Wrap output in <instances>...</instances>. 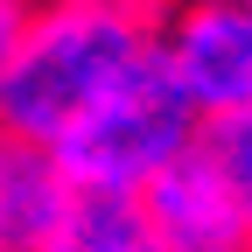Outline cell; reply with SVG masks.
I'll use <instances>...</instances> for the list:
<instances>
[{
	"mask_svg": "<svg viewBox=\"0 0 252 252\" xmlns=\"http://www.w3.org/2000/svg\"><path fill=\"white\" fill-rule=\"evenodd\" d=\"M147 56H154V28L98 7V0H35L21 21L14 63H7L0 119L14 133L49 140L70 112H84L98 91H112Z\"/></svg>",
	"mask_w": 252,
	"mask_h": 252,
	"instance_id": "6da1fadb",
	"label": "cell"
},
{
	"mask_svg": "<svg viewBox=\"0 0 252 252\" xmlns=\"http://www.w3.org/2000/svg\"><path fill=\"white\" fill-rule=\"evenodd\" d=\"M196 140V105L182 98V84L168 77L161 42L147 63H133L112 91H98L84 112H70L49 133L56 168L70 175V189L91 196H140V182L175 161V154Z\"/></svg>",
	"mask_w": 252,
	"mask_h": 252,
	"instance_id": "7a4b0ae2",
	"label": "cell"
},
{
	"mask_svg": "<svg viewBox=\"0 0 252 252\" xmlns=\"http://www.w3.org/2000/svg\"><path fill=\"white\" fill-rule=\"evenodd\" d=\"M133 210L154 252H245L252 238V210L231 196V182L210 168V154L196 140L140 182Z\"/></svg>",
	"mask_w": 252,
	"mask_h": 252,
	"instance_id": "3957f363",
	"label": "cell"
},
{
	"mask_svg": "<svg viewBox=\"0 0 252 252\" xmlns=\"http://www.w3.org/2000/svg\"><path fill=\"white\" fill-rule=\"evenodd\" d=\"M161 63L182 84V98L210 112H238L252 105V7L245 0H196L175 21H161Z\"/></svg>",
	"mask_w": 252,
	"mask_h": 252,
	"instance_id": "277c9868",
	"label": "cell"
},
{
	"mask_svg": "<svg viewBox=\"0 0 252 252\" xmlns=\"http://www.w3.org/2000/svg\"><path fill=\"white\" fill-rule=\"evenodd\" d=\"M70 210L77 189L56 168L49 140L0 119V252H56L70 238Z\"/></svg>",
	"mask_w": 252,
	"mask_h": 252,
	"instance_id": "5b68a950",
	"label": "cell"
},
{
	"mask_svg": "<svg viewBox=\"0 0 252 252\" xmlns=\"http://www.w3.org/2000/svg\"><path fill=\"white\" fill-rule=\"evenodd\" d=\"M196 147L210 154V168L231 182V196H238V203L252 210V105L196 119Z\"/></svg>",
	"mask_w": 252,
	"mask_h": 252,
	"instance_id": "8992f818",
	"label": "cell"
},
{
	"mask_svg": "<svg viewBox=\"0 0 252 252\" xmlns=\"http://www.w3.org/2000/svg\"><path fill=\"white\" fill-rule=\"evenodd\" d=\"M21 21H28V0H0V91H7V63L21 42Z\"/></svg>",
	"mask_w": 252,
	"mask_h": 252,
	"instance_id": "52a82bcc",
	"label": "cell"
},
{
	"mask_svg": "<svg viewBox=\"0 0 252 252\" xmlns=\"http://www.w3.org/2000/svg\"><path fill=\"white\" fill-rule=\"evenodd\" d=\"M98 7H112V14H126V21L154 28V35H161V21H168V0H98Z\"/></svg>",
	"mask_w": 252,
	"mask_h": 252,
	"instance_id": "ba28073f",
	"label": "cell"
},
{
	"mask_svg": "<svg viewBox=\"0 0 252 252\" xmlns=\"http://www.w3.org/2000/svg\"><path fill=\"white\" fill-rule=\"evenodd\" d=\"M56 252H154V245H147V231H126V238H70Z\"/></svg>",
	"mask_w": 252,
	"mask_h": 252,
	"instance_id": "9c48e42d",
	"label": "cell"
},
{
	"mask_svg": "<svg viewBox=\"0 0 252 252\" xmlns=\"http://www.w3.org/2000/svg\"><path fill=\"white\" fill-rule=\"evenodd\" d=\"M245 252H252V238H245Z\"/></svg>",
	"mask_w": 252,
	"mask_h": 252,
	"instance_id": "30bf717a",
	"label": "cell"
},
{
	"mask_svg": "<svg viewBox=\"0 0 252 252\" xmlns=\"http://www.w3.org/2000/svg\"><path fill=\"white\" fill-rule=\"evenodd\" d=\"M28 7H35V0H28Z\"/></svg>",
	"mask_w": 252,
	"mask_h": 252,
	"instance_id": "8fae6325",
	"label": "cell"
},
{
	"mask_svg": "<svg viewBox=\"0 0 252 252\" xmlns=\"http://www.w3.org/2000/svg\"><path fill=\"white\" fill-rule=\"evenodd\" d=\"M245 7H252V0H245Z\"/></svg>",
	"mask_w": 252,
	"mask_h": 252,
	"instance_id": "7c38bea8",
	"label": "cell"
}]
</instances>
